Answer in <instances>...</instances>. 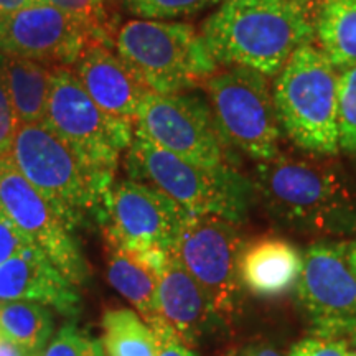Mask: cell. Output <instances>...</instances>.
I'll return each mask as SVG.
<instances>
[{
  "instance_id": "cell-1",
  "label": "cell",
  "mask_w": 356,
  "mask_h": 356,
  "mask_svg": "<svg viewBox=\"0 0 356 356\" xmlns=\"http://www.w3.org/2000/svg\"><path fill=\"white\" fill-rule=\"evenodd\" d=\"M314 10L310 2L296 0H226L203 22L200 35L218 65L269 78L315 42Z\"/></svg>"
},
{
  "instance_id": "cell-2",
  "label": "cell",
  "mask_w": 356,
  "mask_h": 356,
  "mask_svg": "<svg viewBox=\"0 0 356 356\" xmlns=\"http://www.w3.org/2000/svg\"><path fill=\"white\" fill-rule=\"evenodd\" d=\"M322 155H275L257 163L254 191L275 220L317 236L356 231V186Z\"/></svg>"
},
{
  "instance_id": "cell-3",
  "label": "cell",
  "mask_w": 356,
  "mask_h": 356,
  "mask_svg": "<svg viewBox=\"0 0 356 356\" xmlns=\"http://www.w3.org/2000/svg\"><path fill=\"white\" fill-rule=\"evenodd\" d=\"M10 157L71 231L91 218L104 225L114 175L89 167L44 124H22Z\"/></svg>"
},
{
  "instance_id": "cell-4",
  "label": "cell",
  "mask_w": 356,
  "mask_h": 356,
  "mask_svg": "<svg viewBox=\"0 0 356 356\" xmlns=\"http://www.w3.org/2000/svg\"><path fill=\"white\" fill-rule=\"evenodd\" d=\"M273 96L282 131L307 154L330 157L338 144L340 70L314 43L300 47L275 74Z\"/></svg>"
},
{
  "instance_id": "cell-5",
  "label": "cell",
  "mask_w": 356,
  "mask_h": 356,
  "mask_svg": "<svg viewBox=\"0 0 356 356\" xmlns=\"http://www.w3.org/2000/svg\"><path fill=\"white\" fill-rule=\"evenodd\" d=\"M126 168L134 180L155 186L190 215L220 216L236 225L246 218L254 193L238 168L195 165L137 136L127 149Z\"/></svg>"
},
{
  "instance_id": "cell-6",
  "label": "cell",
  "mask_w": 356,
  "mask_h": 356,
  "mask_svg": "<svg viewBox=\"0 0 356 356\" xmlns=\"http://www.w3.org/2000/svg\"><path fill=\"white\" fill-rule=\"evenodd\" d=\"M114 47L149 91L157 95L203 86L220 70L200 32L184 22L129 20L115 33Z\"/></svg>"
},
{
  "instance_id": "cell-7",
  "label": "cell",
  "mask_w": 356,
  "mask_h": 356,
  "mask_svg": "<svg viewBox=\"0 0 356 356\" xmlns=\"http://www.w3.org/2000/svg\"><path fill=\"white\" fill-rule=\"evenodd\" d=\"M202 88L218 131L231 149L257 162L279 155L282 127L266 74L243 66H225Z\"/></svg>"
},
{
  "instance_id": "cell-8",
  "label": "cell",
  "mask_w": 356,
  "mask_h": 356,
  "mask_svg": "<svg viewBox=\"0 0 356 356\" xmlns=\"http://www.w3.org/2000/svg\"><path fill=\"white\" fill-rule=\"evenodd\" d=\"M44 126L89 167L114 175L134 139V122L102 111L71 66H55Z\"/></svg>"
},
{
  "instance_id": "cell-9",
  "label": "cell",
  "mask_w": 356,
  "mask_h": 356,
  "mask_svg": "<svg viewBox=\"0 0 356 356\" xmlns=\"http://www.w3.org/2000/svg\"><path fill=\"white\" fill-rule=\"evenodd\" d=\"M246 244L236 222L211 215H190L172 249L208 297L221 327L241 314L239 261Z\"/></svg>"
},
{
  "instance_id": "cell-10",
  "label": "cell",
  "mask_w": 356,
  "mask_h": 356,
  "mask_svg": "<svg viewBox=\"0 0 356 356\" xmlns=\"http://www.w3.org/2000/svg\"><path fill=\"white\" fill-rule=\"evenodd\" d=\"M134 136L207 168H236L234 150L222 140L210 104L195 95L149 92L134 122Z\"/></svg>"
},
{
  "instance_id": "cell-11",
  "label": "cell",
  "mask_w": 356,
  "mask_h": 356,
  "mask_svg": "<svg viewBox=\"0 0 356 356\" xmlns=\"http://www.w3.org/2000/svg\"><path fill=\"white\" fill-rule=\"evenodd\" d=\"M296 291L314 335L356 340V273L346 243L322 241L307 248Z\"/></svg>"
},
{
  "instance_id": "cell-12",
  "label": "cell",
  "mask_w": 356,
  "mask_h": 356,
  "mask_svg": "<svg viewBox=\"0 0 356 356\" xmlns=\"http://www.w3.org/2000/svg\"><path fill=\"white\" fill-rule=\"evenodd\" d=\"M91 43L109 44L86 20L48 3L33 2L0 17V55L3 56L73 66Z\"/></svg>"
},
{
  "instance_id": "cell-13",
  "label": "cell",
  "mask_w": 356,
  "mask_h": 356,
  "mask_svg": "<svg viewBox=\"0 0 356 356\" xmlns=\"http://www.w3.org/2000/svg\"><path fill=\"white\" fill-rule=\"evenodd\" d=\"M0 204L71 284L86 282L88 266L73 231L26 180L10 155L0 159Z\"/></svg>"
},
{
  "instance_id": "cell-14",
  "label": "cell",
  "mask_w": 356,
  "mask_h": 356,
  "mask_svg": "<svg viewBox=\"0 0 356 356\" xmlns=\"http://www.w3.org/2000/svg\"><path fill=\"white\" fill-rule=\"evenodd\" d=\"M190 213L170 197L137 180L113 184L106 198L104 236L129 249H165L175 244Z\"/></svg>"
},
{
  "instance_id": "cell-15",
  "label": "cell",
  "mask_w": 356,
  "mask_h": 356,
  "mask_svg": "<svg viewBox=\"0 0 356 356\" xmlns=\"http://www.w3.org/2000/svg\"><path fill=\"white\" fill-rule=\"evenodd\" d=\"M84 91L106 113L136 122L149 91L109 44L91 43L71 66Z\"/></svg>"
},
{
  "instance_id": "cell-16",
  "label": "cell",
  "mask_w": 356,
  "mask_h": 356,
  "mask_svg": "<svg viewBox=\"0 0 356 356\" xmlns=\"http://www.w3.org/2000/svg\"><path fill=\"white\" fill-rule=\"evenodd\" d=\"M0 300L37 302L66 317H76L81 310L74 284L35 244L0 264Z\"/></svg>"
},
{
  "instance_id": "cell-17",
  "label": "cell",
  "mask_w": 356,
  "mask_h": 356,
  "mask_svg": "<svg viewBox=\"0 0 356 356\" xmlns=\"http://www.w3.org/2000/svg\"><path fill=\"white\" fill-rule=\"evenodd\" d=\"M159 307L165 322L190 348L220 325L208 297L172 248L159 277Z\"/></svg>"
},
{
  "instance_id": "cell-18",
  "label": "cell",
  "mask_w": 356,
  "mask_h": 356,
  "mask_svg": "<svg viewBox=\"0 0 356 356\" xmlns=\"http://www.w3.org/2000/svg\"><path fill=\"white\" fill-rule=\"evenodd\" d=\"M108 280L152 327L162 320L159 277L167 264L165 249H129L108 241Z\"/></svg>"
},
{
  "instance_id": "cell-19",
  "label": "cell",
  "mask_w": 356,
  "mask_h": 356,
  "mask_svg": "<svg viewBox=\"0 0 356 356\" xmlns=\"http://www.w3.org/2000/svg\"><path fill=\"white\" fill-rule=\"evenodd\" d=\"M304 256L292 243L264 238L248 244L239 261L243 286L259 297L282 296L296 287Z\"/></svg>"
},
{
  "instance_id": "cell-20",
  "label": "cell",
  "mask_w": 356,
  "mask_h": 356,
  "mask_svg": "<svg viewBox=\"0 0 356 356\" xmlns=\"http://www.w3.org/2000/svg\"><path fill=\"white\" fill-rule=\"evenodd\" d=\"M2 68L6 74L8 95L15 109L19 124H43L47 118L53 68L55 66L26 58L3 56Z\"/></svg>"
},
{
  "instance_id": "cell-21",
  "label": "cell",
  "mask_w": 356,
  "mask_h": 356,
  "mask_svg": "<svg viewBox=\"0 0 356 356\" xmlns=\"http://www.w3.org/2000/svg\"><path fill=\"white\" fill-rule=\"evenodd\" d=\"M315 40L337 70L356 66V0H322L315 17Z\"/></svg>"
},
{
  "instance_id": "cell-22",
  "label": "cell",
  "mask_w": 356,
  "mask_h": 356,
  "mask_svg": "<svg viewBox=\"0 0 356 356\" xmlns=\"http://www.w3.org/2000/svg\"><path fill=\"white\" fill-rule=\"evenodd\" d=\"M0 335L29 353H40L53 335L51 312L43 304L0 300Z\"/></svg>"
},
{
  "instance_id": "cell-23",
  "label": "cell",
  "mask_w": 356,
  "mask_h": 356,
  "mask_svg": "<svg viewBox=\"0 0 356 356\" xmlns=\"http://www.w3.org/2000/svg\"><path fill=\"white\" fill-rule=\"evenodd\" d=\"M106 356H157V340L145 320L129 309L108 310L102 317Z\"/></svg>"
},
{
  "instance_id": "cell-24",
  "label": "cell",
  "mask_w": 356,
  "mask_h": 356,
  "mask_svg": "<svg viewBox=\"0 0 356 356\" xmlns=\"http://www.w3.org/2000/svg\"><path fill=\"white\" fill-rule=\"evenodd\" d=\"M134 15L147 20H172L193 17L226 0H122Z\"/></svg>"
},
{
  "instance_id": "cell-25",
  "label": "cell",
  "mask_w": 356,
  "mask_h": 356,
  "mask_svg": "<svg viewBox=\"0 0 356 356\" xmlns=\"http://www.w3.org/2000/svg\"><path fill=\"white\" fill-rule=\"evenodd\" d=\"M338 144L340 150L356 160V66L340 71Z\"/></svg>"
},
{
  "instance_id": "cell-26",
  "label": "cell",
  "mask_w": 356,
  "mask_h": 356,
  "mask_svg": "<svg viewBox=\"0 0 356 356\" xmlns=\"http://www.w3.org/2000/svg\"><path fill=\"white\" fill-rule=\"evenodd\" d=\"M40 356H106V351L99 340L71 322L60 328L51 343L40 351Z\"/></svg>"
},
{
  "instance_id": "cell-27",
  "label": "cell",
  "mask_w": 356,
  "mask_h": 356,
  "mask_svg": "<svg viewBox=\"0 0 356 356\" xmlns=\"http://www.w3.org/2000/svg\"><path fill=\"white\" fill-rule=\"evenodd\" d=\"M37 2L48 3V6L60 8L70 15L86 20L88 24L95 26L111 47H114V38L118 32H114L113 24L109 20L108 0H37Z\"/></svg>"
},
{
  "instance_id": "cell-28",
  "label": "cell",
  "mask_w": 356,
  "mask_h": 356,
  "mask_svg": "<svg viewBox=\"0 0 356 356\" xmlns=\"http://www.w3.org/2000/svg\"><path fill=\"white\" fill-rule=\"evenodd\" d=\"M0 61H2V55H0ZM19 126V119H17L10 95H8L6 74L0 63V159L10 155Z\"/></svg>"
},
{
  "instance_id": "cell-29",
  "label": "cell",
  "mask_w": 356,
  "mask_h": 356,
  "mask_svg": "<svg viewBox=\"0 0 356 356\" xmlns=\"http://www.w3.org/2000/svg\"><path fill=\"white\" fill-rule=\"evenodd\" d=\"M33 246L32 239L22 231L0 204V264Z\"/></svg>"
},
{
  "instance_id": "cell-30",
  "label": "cell",
  "mask_w": 356,
  "mask_h": 356,
  "mask_svg": "<svg viewBox=\"0 0 356 356\" xmlns=\"http://www.w3.org/2000/svg\"><path fill=\"white\" fill-rule=\"evenodd\" d=\"M289 356H355V353L350 350L348 341L312 335L297 341Z\"/></svg>"
},
{
  "instance_id": "cell-31",
  "label": "cell",
  "mask_w": 356,
  "mask_h": 356,
  "mask_svg": "<svg viewBox=\"0 0 356 356\" xmlns=\"http://www.w3.org/2000/svg\"><path fill=\"white\" fill-rule=\"evenodd\" d=\"M157 340V356H197L188 345L181 341V338L173 332V328L162 318L160 322L150 327Z\"/></svg>"
},
{
  "instance_id": "cell-32",
  "label": "cell",
  "mask_w": 356,
  "mask_h": 356,
  "mask_svg": "<svg viewBox=\"0 0 356 356\" xmlns=\"http://www.w3.org/2000/svg\"><path fill=\"white\" fill-rule=\"evenodd\" d=\"M33 2H37V0H0V17L10 15V13L29 7Z\"/></svg>"
},
{
  "instance_id": "cell-33",
  "label": "cell",
  "mask_w": 356,
  "mask_h": 356,
  "mask_svg": "<svg viewBox=\"0 0 356 356\" xmlns=\"http://www.w3.org/2000/svg\"><path fill=\"white\" fill-rule=\"evenodd\" d=\"M238 356H284V355L267 345H252V346H248V348Z\"/></svg>"
},
{
  "instance_id": "cell-34",
  "label": "cell",
  "mask_w": 356,
  "mask_h": 356,
  "mask_svg": "<svg viewBox=\"0 0 356 356\" xmlns=\"http://www.w3.org/2000/svg\"><path fill=\"white\" fill-rule=\"evenodd\" d=\"M29 355V351H25L24 348H20V346H17L15 343H12V341H8L0 335V356H26Z\"/></svg>"
},
{
  "instance_id": "cell-35",
  "label": "cell",
  "mask_w": 356,
  "mask_h": 356,
  "mask_svg": "<svg viewBox=\"0 0 356 356\" xmlns=\"http://www.w3.org/2000/svg\"><path fill=\"white\" fill-rule=\"evenodd\" d=\"M346 256H348L350 264L356 273V239H353V241H350V243H346Z\"/></svg>"
},
{
  "instance_id": "cell-36",
  "label": "cell",
  "mask_w": 356,
  "mask_h": 356,
  "mask_svg": "<svg viewBox=\"0 0 356 356\" xmlns=\"http://www.w3.org/2000/svg\"><path fill=\"white\" fill-rule=\"evenodd\" d=\"M222 356H238L234 353V351H229V353H226V355H222Z\"/></svg>"
},
{
  "instance_id": "cell-37",
  "label": "cell",
  "mask_w": 356,
  "mask_h": 356,
  "mask_svg": "<svg viewBox=\"0 0 356 356\" xmlns=\"http://www.w3.org/2000/svg\"><path fill=\"white\" fill-rule=\"evenodd\" d=\"M26 356H40V353H29Z\"/></svg>"
},
{
  "instance_id": "cell-38",
  "label": "cell",
  "mask_w": 356,
  "mask_h": 356,
  "mask_svg": "<svg viewBox=\"0 0 356 356\" xmlns=\"http://www.w3.org/2000/svg\"><path fill=\"white\" fill-rule=\"evenodd\" d=\"M296 2H312V0H296Z\"/></svg>"
},
{
  "instance_id": "cell-39",
  "label": "cell",
  "mask_w": 356,
  "mask_h": 356,
  "mask_svg": "<svg viewBox=\"0 0 356 356\" xmlns=\"http://www.w3.org/2000/svg\"><path fill=\"white\" fill-rule=\"evenodd\" d=\"M355 356H356V353H355Z\"/></svg>"
}]
</instances>
